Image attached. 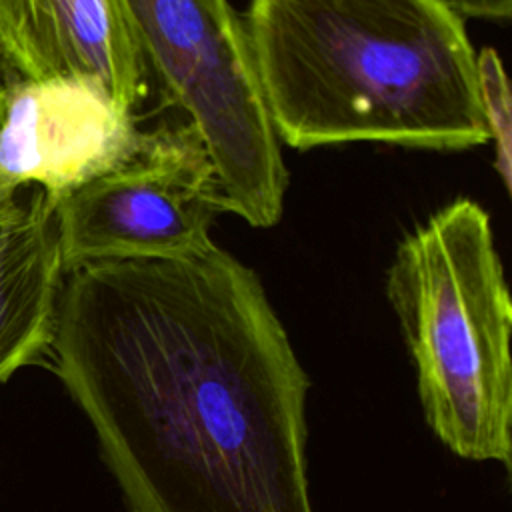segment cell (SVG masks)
<instances>
[{"instance_id": "6da1fadb", "label": "cell", "mask_w": 512, "mask_h": 512, "mask_svg": "<svg viewBox=\"0 0 512 512\" xmlns=\"http://www.w3.org/2000/svg\"><path fill=\"white\" fill-rule=\"evenodd\" d=\"M50 354L126 512H316L310 374L220 246L68 270Z\"/></svg>"}, {"instance_id": "7a4b0ae2", "label": "cell", "mask_w": 512, "mask_h": 512, "mask_svg": "<svg viewBox=\"0 0 512 512\" xmlns=\"http://www.w3.org/2000/svg\"><path fill=\"white\" fill-rule=\"evenodd\" d=\"M242 20L278 142L456 152L490 140L450 0H250Z\"/></svg>"}, {"instance_id": "3957f363", "label": "cell", "mask_w": 512, "mask_h": 512, "mask_svg": "<svg viewBox=\"0 0 512 512\" xmlns=\"http://www.w3.org/2000/svg\"><path fill=\"white\" fill-rule=\"evenodd\" d=\"M386 298L424 422L454 456L512 462V300L488 212L458 198L398 242Z\"/></svg>"}, {"instance_id": "277c9868", "label": "cell", "mask_w": 512, "mask_h": 512, "mask_svg": "<svg viewBox=\"0 0 512 512\" xmlns=\"http://www.w3.org/2000/svg\"><path fill=\"white\" fill-rule=\"evenodd\" d=\"M150 76L202 138L220 210L254 228L284 212L288 170L254 70L242 16L228 0H122Z\"/></svg>"}, {"instance_id": "5b68a950", "label": "cell", "mask_w": 512, "mask_h": 512, "mask_svg": "<svg viewBox=\"0 0 512 512\" xmlns=\"http://www.w3.org/2000/svg\"><path fill=\"white\" fill-rule=\"evenodd\" d=\"M222 212L208 150L188 124L144 132L136 152L56 206L64 272L102 260L172 258L212 246Z\"/></svg>"}, {"instance_id": "8992f818", "label": "cell", "mask_w": 512, "mask_h": 512, "mask_svg": "<svg viewBox=\"0 0 512 512\" xmlns=\"http://www.w3.org/2000/svg\"><path fill=\"white\" fill-rule=\"evenodd\" d=\"M142 134L134 114L92 80L6 82L0 108V222L22 210L18 190L40 188L58 206L88 180L128 160Z\"/></svg>"}, {"instance_id": "52a82bcc", "label": "cell", "mask_w": 512, "mask_h": 512, "mask_svg": "<svg viewBox=\"0 0 512 512\" xmlns=\"http://www.w3.org/2000/svg\"><path fill=\"white\" fill-rule=\"evenodd\" d=\"M0 64L12 80H92L128 114L150 88L122 0H0Z\"/></svg>"}, {"instance_id": "ba28073f", "label": "cell", "mask_w": 512, "mask_h": 512, "mask_svg": "<svg viewBox=\"0 0 512 512\" xmlns=\"http://www.w3.org/2000/svg\"><path fill=\"white\" fill-rule=\"evenodd\" d=\"M64 274L56 204L34 188L0 222V384L50 352Z\"/></svg>"}, {"instance_id": "9c48e42d", "label": "cell", "mask_w": 512, "mask_h": 512, "mask_svg": "<svg viewBox=\"0 0 512 512\" xmlns=\"http://www.w3.org/2000/svg\"><path fill=\"white\" fill-rule=\"evenodd\" d=\"M478 72V96L488 130V138L494 142V168L502 180V186L510 192L512 184V110H510V86L496 50L482 48L476 54Z\"/></svg>"}, {"instance_id": "30bf717a", "label": "cell", "mask_w": 512, "mask_h": 512, "mask_svg": "<svg viewBox=\"0 0 512 512\" xmlns=\"http://www.w3.org/2000/svg\"><path fill=\"white\" fill-rule=\"evenodd\" d=\"M4 92H6V80L2 78V72H0V108H2V100H4Z\"/></svg>"}]
</instances>
